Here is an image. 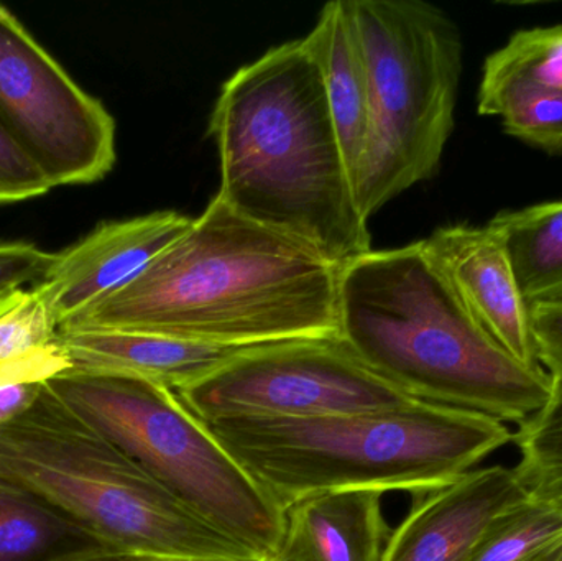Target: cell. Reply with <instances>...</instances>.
<instances>
[{"label": "cell", "instance_id": "cell-1", "mask_svg": "<svg viewBox=\"0 0 562 561\" xmlns=\"http://www.w3.org/2000/svg\"><path fill=\"white\" fill-rule=\"evenodd\" d=\"M340 272L310 244L240 216L216 194L132 282L59 329L220 346L339 338Z\"/></svg>", "mask_w": 562, "mask_h": 561}, {"label": "cell", "instance_id": "cell-2", "mask_svg": "<svg viewBox=\"0 0 562 561\" xmlns=\"http://www.w3.org/2000/svg\"><path fill=\"white\" fill-rule=\"evenodd\" d=\"M207 134L220 148L217 194L237 214L310 244L339 267L372 250L323 76L303 38L237 69Z\"/></svg>", "mask_w": 562, "mask_h": 561}, {"label": "cell", "instance_id": "cell-3", "mask_svg": "<svg viewBox=\"0 0 562 561\" xmlns=\"http://www.w3.org/2000/svg\"><path fill=\"white\" fill-rule=\"evenodd\" d=\"M339 339L412 397L505 425L524 424L550 397L553 378L512 358L471 318L422 240L342 267Z\"/></svg>", "mask_w": 562, "mask_h": 561}, {"label": "cell", "instance_id": "cell-4", "mask_svg": "<svg viewBox=\"0 0 562 561\" xmlns=\"http://www.w3.org/2000/svg\"><path fill=\"white\" fill-rule=\"evenodd\" d=\"M280 509L339 490H438L514 440L487 415L415 401L395 411L204 422Z\"/></svg>", "mask_w": 562, "mask_h": 561}, {"label": "cell", "instance_id": "cell-5", "mask_svg": "<svg viewBox=\"0 0 562 561\" xmlns=\"http://www.w3.org/2000/svg\"><path fill=\"white\" fill-rule=\"evenodd\" d=\"M0 474L48 501L109 549L260 560L171 496L46 385L32 408L0 427Z\"/></svg>", "mask_w": 562, "mask_h": 561}, {"label": "cell", "instance_id": "cell-6", "mask_svg": "<svg viewBox=\"0 0 562 561\" xmlns=\"http://www.w3.org/2000/svg\"><path fill=\"white\" fill-rule=\"evenodd\" d=\"M369 71V128L353 197L369 221L393 198L429 180L454 131L462 36L423 0H352Z\"/></svg>", "mask_w": 562, "mask_h": 561}, {"label": "cell", "instance_id": "cell-7", "mask_svg": "<svg viewBox=\"0 0 562 561\" xmlns=\"http://www.w3.org/2000/svg\"><path fill=\"white\" fill-rule=\"evenodd\" d=\"M45 385L188 509L260 560L276 559L283 510L173 389L135 375L78 371Z\"/></svg>", "mask_w": 562, "mask_h": 561}, {"label": "cell", "instance_id": "cell-8", "mask_svg": "<svg viewBox=\"0 0 562 561\" xmlns=\"http://www.w3.org/2000/svg\"><path fill=\"white\" fill-rule=\"evenodd\" d=\"M177 394L201 422L366 414L418 401L363 364L339 338L259 346Z\"/></svg>", "mask_w": 562, "mask_h": 561}, {"label": "cell", "instance_id": "cell-9", "mask_svg": "<svg viewBox=\"0 0 562 561\" xmlns=\"http://www.w3.org/2000/svg\"><path fill=\"white\" fill-rule=\"evenodd\" d=\"M0 125L52 188L102 180L115 121L0 3Z\"/></svg>", "mask_w": 562, "mask_h": 561}, {"label": "cell", "instance_id": "cell-10", "mask_svg": "<svg viewBox=\"0 0 562 561\" xmlns=\"http://www.w3.org/2000/svg\"><path fill=\"white\" fill-rule=\"evenodd\" d=\"M422 244L471 318L512 358L538 368L530 305L495 231L456 224L438 227Z\"/></svg>", "mask_w": 562, "mask_h": 561}, {"label": "cell", "instance_id": "cell-11", "mask_svg": "<svg viewBox=\"0 0 562 561\" xmlns=\"http://www.w3.org/2000/svg\"><path fill=\"white\" fill-rule=\"evenodd\" d=\"M191 223V217L177 211L108 221L56 253L40 282L52 300L59 328L132 282Z\"/></svg>", "mask_w": 562, "mask_h": 561}, {"label": "cell", "instance_id": "cell-12", "mask_svg": "<svg viewBox=\"0 0 562 561\" xmlns=\"http://www.w3.org/2000/svg\"><path fill=\"white\" fill-rule=\"evenodd\" d=\"M525 500L528 494L510 468H475L419 493L390 534L382 561H469L494 520Z\"/></svg>", "mask_w": 562, "mask_h": 561}, {"label": "cell", "instance_id": "cell-13", "mask_svg": "<svg viewBox=\"0 0 562 561\" xmlns=\"http://www.w3.org/2000/svg\"><path fill=\"white\" fill-rule=\"evenodd\" d=\"M69 371L114 372L157 382L175 392L203 381L259 346H220L150 333L104 328L59 329Z\"/></svg>", "mask_w": 562, "mask_h": 561}, {"label": "cell", "instance_id": "cell-14", "mask_svg": "<svg viewBox=\"0 0 562 561\" xmlns=\"http://www.w3.org/2000/svg\"><path fill=\"white\" fill-rule=\"evenodd\" d=\"M383 491L311 494L283 509L273 561H382L389 542Z\"/></svg>", "mask_w": 562, "mask_h": 561}, {"label": "cell", "instance_id": "cell-15", "mask_svg": "<svg viewBox=\"0 0 562 561\" xmlns=\"http://www.w3.org/2000/svg\"><path fill=\"white\" fill-rule=\"evenodd\" d=\"M303 42L323 76L327 104L353 188L369 128L370 96L366 53L352 0L326 3Z\"/></svg>", "mask_w": 562, "mask_h": 561}, {"label": "cell", "instance_id": "cell-16", "mask_svg": "<svg viewBox=\"0 0 562 561\" xmlns=\"http://www.w3.org/2000/svg\"><path fill=\"white\" fill-rule=\"evenodd\" d=\"M59 323L42 282L0 290V385L48 382L69 371Z\"/></svg>", "mask_w": 562, "mask_h": 561}, {"label": "cell", "instance_id": "cell-17", "mask_svg": "<svg viewBox=\"0 0 562 561\" xmlns=\"http://www.w3.org/2000/svg\"><path fill=\"white\" fill-rule=\"evenodd\" d=\"M487 226L504 244L525 302H562V201L502 211Z\"/></svg>", "mask_w": 562, "mask_h": 561}, {"label": "cell", "instance_id": "cell-18", "mask_svg": "<svg viewBox=\"0 0 562 561\" xmlns=\"http://www.w3.org/2000/svg\"><path fill=\"white\" fill-rule=\"evenodd\" d=\"M104 547L71 517L0 474V561H58Z\"/></svg>", "mask_w": 562, "mask_h": 561}, {"label": "cell", "instance_id": "cell-19", "mask_svg": "<svg viewBox=\"0 0 562 561\" xmlns=\"http://www.w3.org/2000/svg\"><path fill=\"white\" fill-rule=\"evenodd\" d=\"M562 96V23L518 30L484 63L477 111L494 115L515 94Z\"/></svg>", "mask_w": 562, "mask_h": 561}, {"label": "cell", "instance_id": "cell-20", "mask_svg": "<svg viewBox=\"0 0 562 561\" xmlns=\"http://www.w3.org/2000/svg\"><path fill=\"white\" fill-rule=\"evenodd\" d=\"M515 468L528 497L562 510V379L553 378L547 404L518 425Z\"/></svg>", "mask_w": 562, "mask_h": 561}, {"label": "cell", "instance_id": "cell-21", "mask_svg": "<svg viewBox=\"0 0 562 561\" xmlns=\"http://www.w3.org/2000/svg\"><path fill=\"white\" fill-rule=\"evenodd\" d=\"M469 561H562V510L528 497L494 520Z\"/></svg>", "mask_w": 562, "mask_h": 561}, {"label": "cell", "instance_id": "cell-22", "mask_svg": "<svg viewBox=\"0 0 562 561\" xmlns=\"http://www.w3.org/2000/svg\"><path fill=\"white\" fill-rule=\"evenodd\" d=\"M494 115L502 119L512 137L548 154H562V96L515 94L505 99Z\"/></svg>", "mask_w": 562, "mask_h": 561}, {"label": "cell", "instance_id": "cell-23", "mask_svg": "<svg viewBox=\"0 0 562 561\" xmlns=\"http://www.w3.org/2000/svg\"><path fill=\"white\" fill-rule=\"evenodd\" d=\"M49 190L42 170L0 125V204L32 200Z\"/></svg>", "mask_w": 562, "mask_h": 561}, {"label": "cell", "instance_id": "cell-24", "mask_svg": "<svg viewBox=\"0 0 562 561\" xmlns=\"http://www.w3.org/2000/svg\"><path fill=\"white\" fill-rule=\"evenodd\" d=\"M55 254L25 240L0 243V290L42 280Z\"/></svg>", "mask_w": 562, "mask_h": 561}, {"label": "cell", "instance_id": "cell-25", "mask_svg": "<svg viewBox=\"0 0 562 561\" xmlns=\"http://www.w3.org/2000/svg\"><path fill=\"white\" fill-rule=\"evenodd\" d=\"M531 333L541 368L562 379V302L530 306Z\"/></svg>", "mask_w": 562, "mask_h": 561}, {"label": "cell", "instance_id": "cell-26", "mask_svg": "<svg viewBox=\"0 0 562 561\" xmlns=\"http://www.w3.org/2000/svg\"><path fill=\"white\" fill-rule=\"evenodd\" d=\"M46 382H12L0 385V427L25 414L42 395Z\"/></svg>", "mask_w": 562, "mask_h": 561}, {"label": "cell", "instance_id": "cell-27", "mask_svg": "<svg viewBox=\"0 0 562 561\" xmlns=\"http://www.w3.org/2000/svg\"><path fill=\"white\" fill-rule=\"evenodd\" d=\"M58 561H211L183 559V557L154 556V553L127 552V550L109 549V547H95L85 550ZM263 561V560H256Z\"/></svg>", "mask_w": 562, "mask_h": 561}]
</instances>
